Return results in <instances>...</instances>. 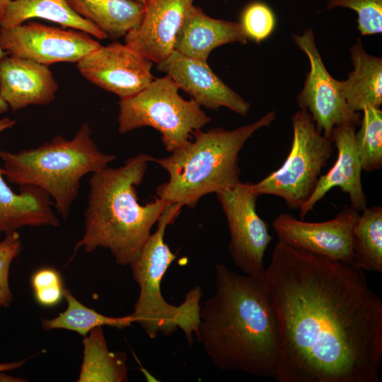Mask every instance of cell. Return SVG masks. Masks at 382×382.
Returning <instances> with one entry per match:
<instances>
[{
	"label": "cell",
	"mask_w": 382,
	"mask_h": 382,
	"mask_svg": "<svg viewBox=\"0 0 382 382\" xmlns=\"http://www.w3.org/2000/svg\"><path fill=\"white\" fill-rule=\"evenodd\" d=\"M279 382H377L382 301L364 270L278 241L265 271Z\"/></svg>",
	"instance_id": "6da1fadb"
},
{
	"label": "cell",
	"mask_w": 382,
	"mask_h": 382,
	"mask_svg": "<svg viewBox=\"0 0 382 382\" xmlns=\"http://www.w3.org/2000/svg\"><path fill=\"white\" fill-rule=\"evenodd\" d=\"M214 273L216 290L200 306L195 336L217 369L274 378L279 334L265 274H241L224 263Z\"/></svg>",
	"instance_id": "7a4b0ae2"
},
{
	"label": "cell",
	"mask_w": 382,
	"mask_h": 382,
	"mask_svg": "<svg viewBox=\"0 0 382 382\" xmlns=\"http://www.w3.org/2000/svg\"><path fill=\"white\" fill-rule=\"evenodd\" d=\"M154 160L141 153L118 168L106 167L92 173L84 211L85 232L76 243L73 257L81 248L86 253L103 248L121 266L130 265L138 257L152 226L169 204L158 197L144 205L138 202L136 187Z\"/></svg>",
	"instance_id": "3957f363"
},
{
	"label": "cell",
	"mask_w": 382,
	"mask_h": 382,
	"mask_svg": "<svg viewBox=\"0 0 382 382\" xmlns=\"http://www.w3.org/2000/svg\"><path fill=\"white\" fill-rule=\"evenodd\" d=\"M277 119L267 112L250 124L232 130L221 127L192 133L193 140L163 158H154L169 175L168 181L156 189L158 198L169 204L194 208L209 193L231 188L241 183L239 153L253 134Z\"/></svg>",
	"instance_id": "277c9868"
},
{
	"label": "cell",
	"mask_w": 382,
	"mask_h": 382,
	"mask_svg": "<svg viewBox=\"0 0 382 382\" xmlns=\"http://www.w3.org/2000/svg\"><path fill=\"white\" fill-rule=\"evenodd\" d=\"M92 130L83 123L72 139L57 135L36 148L18 153L0 150L6 179L18 185H33L45 191L64 220L79 195L81 179L106 167L116 156L99 150Z\"/></svg>",
	"instance_id": "5b68a950"
},
{
	"label": "cell",
	"mask_w": 382,
	"mask_h": 382,
	"mask_svg": "<svg viewBox=\"0 0 382 382\" xmlns=\"http://www.w3.org/2000/svg\"><path fill=\"white\" fill-rule=\"evenodd\" d=\"M183 206L169 204L157 221L138 257L129 265L139 293L132 316L146 334L154 339L158 333L170 335L178 328L192 342L199 322L202 289L190 291L179 306L168 303L161 293V284L175 255L164 241L166 227L173 224Z\"/></svg>",
	"instance_id": "8992f818"
},
{
	"label": "cell",
	"mask_w": 382,
	"mask_h": 382,
	"mask_svg": "<svg viewBox=\"0 0 382 382\" xmlns=\"http://www.w3.org/2000/svg\"><path fill=\"white\" fill-rule=\"evenodd\" d=\"M179 88L167 75L154 79L132 97L120 99L118 132L125 134L134 129L151 127L158 131L165 149L173 152L185 145L195 131L211 121L201 106L191 99H183Z\"/></svg>",
	"instance_id": "52a82bcc"
},
{
	"label": "cell",
	"mask_w": 382,
	"mask_h": 382,
	"mask_svg": "<svg viewBox=\"0 0 382 382\" xmlns=\"http://www.w3.org/2000/svg\"><path fill=\"white\" fill-rule=\"evenodd\" d=\"M293 137L290 151L280 168L251 184L258 196L274 195L291 209H297L313 192L322 170L333 154V144L316 128L307 110L291 117Z\"/></svg>",
	"instance_id": "ba28073f"
},
{
	"label": "cell",
	"mask_w": 382,
	"mask_h": 382,
	"mask_svg": "<svg viewBox=\"0 0 382 382\" xmlns=\"http://www.w3.org/2000/svg\"><path fill=\"white\" fill-rule=\"evenodd\" d=\"M216 195L227 219L228 250L234 264L245 274L264 275L263 257L273 238L268 224L257 213L259 196L253 192L251 183L242 182Z\"/></svg>",
	"instance_id": "9c48e42d"
},
{
	"label": "cell",
	"mask_w": 382,
	"mask_h": 382,
	"mask_svg": "<svg viewBox=\"0 0 382 382\" xmlns=\"http://www.w3.org/2000/svg\"><path fill=\"white\" fill-rule=\"evenodd\" d=\"M291 37L307 56L310 64L303 88L296 98L299 108L311 114L317 129L329 139L337 126L347 123L357 125L360 113L349 109L341 81L334 79L327 70L313 31L306 29L301 35L292 34Z\"/></svg>",
	"instance_id": "30bf717a"
},
{
	"label": "cell",
	"mask_w": 382,
	"mask_h": 382,
	"mask_svg": "<svg viewBox=\"0 0 382 382\" xmlns=\"http://www.w3.org/2000/svg\"><path fill=\"white\" fill-rule=\"evenodd\" d=\"M101 45L89 34L36 21L0 29V48L7 54L50 66L76 63Z\"/></svg>",
	"instance_id": "8fae6325"
},
{
	"label": "cell",
	"mask_w": 382,
	"mask_h": 382,
	"mask_svg": "<svg viewBox=\"0 0 382 382\" xmlns=\"http://www.w3.org/2000/svg\"><path fill=\"white\" fill-rule=\"evenodd\" d=\"M76 64L87 81L120 99L134 96L155 79L152 62L126 43L100 45Z\"/></svg>",
	"instance_id": "7c38bea8"
},
{
	"label": "cell",
	"mask_w": 382,
	"mask_h": 382,
	"mask_svg": "<svg viewBox=\"0 0 382 382\" xmlns=\"http://www.w3.org/2000/svg\"><path fill=\"white\" fill-rule=\"evenodd\" d=\"M359 212L350 205L333 219L323 222H308L283 213L273 220L272 227L278 241L298 249L354 265L352 230Z\"/></svg>",
	"instance_id": "4fadbf2b"
},
{
	"label": "cell",
	"mask_w": 382,
	"mask_h": 382,
	"mask_svg": "<svg viewBox=\"0 0 382 382\" xmlns=\"http://www.w3.org/2000/svg\"><path fill=\"white\" fill-rule=\"evenodd\" d=\"M156 67L200 106L212 110L224 107L242 116L250 111V103L228 86L212 70L207 61L173 50Z\"/></svg>",
	"instance_id": "5bb4252c"
},
{
	"label": "cell",
	"mask_w": 382,
	"mask_h": 382,
	"mask_svg": "<svg viewBox=\"0 0 382 382\" xmlns=\"http://www.w3.org/2000/svg\"><path fill=\"white\" fill-rule=\"evenodd\" d=\"M193 0H147L140 24L125 36V43L158 64L174 50L177 35Z\"/></svg>",
	"instance_id": "9a60e30c"
},
{
	"label": "cell",
	"mask_w": 382,
	"mask_h": 382,
	"mask_svg": "<svg viewBox=\"0 0 382 382\" xmlns=\"http://www.w3.org/2000/svg\"><path fill=\"white\" fill-rule=\"evenodd\" d=\"M356 126L342 124L334 128L330 140L337 150L336 161L330 170L321 175L308 199L300 207L303 219L330 190L338 187L349 195L351 206L361 212L367 207L361 183V166L355 144Z\"/></svg>",
	"instance_id": "2e32d148"
},
{
	"label": "cell",
	"mask_w": 382,
	"mask_h": 382,
	"mask_svg": "<svg viewBox=\"0 0 382 382\" xmlns=\"http://www.w3.org/2000/svg\"><path fill=\"white\" fill-rule=\"evenodd\" d=\"M58 89L47 65L9 54L0 60V96L13 112L50 103Z\"/></svg>",
	"instance_id": "e0dca14e"
},
{
	"label": "cell",
	"mask_w": 382,
	"mask_h": 382,
	"mask_svg": "<svg viewBox=\"0 0 382 382\" xmlns=\"http://www.w3.org/2000/svg\"><path fill=\"white\" fill-rule=\"evenodd\" d=\"M248 37L240 22L216 19L192 5L177 35L174 50L187 57L207 61L215 48L229 43H247Z\"/></svg>",
	"instance_id": "ac0fdd59"
},
{
	"label": "cell",
	"mask_w": 382,
	"mask_h": 382,
	"mask_svg": "<svg viewBox=\"0 0 382 382\" xmlns=\"http://www.w3.org/2000/svg\"><path fill=\"white\" fill-rule=\"evenodd\" d=\"M0 168V232L8 234L24 226H54L60 221L54 213L50 196L40 187H20L15 193L4 179Z\"/></svg>",
	"instance_id": "d6986e66"
},
{
	"label": "cell",
	"mask_w": 382,
	"mask_h": 382,
	"mask_svg": "<svg viewBox=\"0 0 382 382\" xmlns=\"http://www.w3.org/2000/svg\"><path fill=\"white\" fill-rule=\"evenodd\" d=\"M353 70L341 81L342 92L351 110L382 104V59L368 54L360 38L349 49Z\"/></svg>",
	"instance_id": "ffe728a7"
},
{
	"label": "cell",
	"mask_w": 382,
	"mask_h": 382,
	"mask_svg": "<svg viewBox=\"0 0 382 382\" xmlns=\"http://www.w3.org/2000/svg\"><path fill=\"white\" fill-rule=\"evenodd\" d=\"M80 16L112 39L125 36L141 23L145 6L137 0H66Z\"/></svg>",
	"instance_id": "44dd1931"
},
{
	"label": "cell",
	"mask_w": 382,
	"mask_h": 382,
	"mask_svg": "<svg viewBox=\"0 0 382 382\" xmlns=\"http://www.w3.org/2000/svg\"><path fill=\"white\" fill-rule=\"evenodd\" d=\"M34 18L85 32L99 40L108 38L93 23L76 13L66 0H12L2 18L0 29L21 25Z\"/></svg>",
	"instance_id": "7402d4cb"
},
{
	"label": "cell",
	"mask_w": 382,
	"mask_h": 382,
	"mask_svg": "<svg viewBox=\"0 0 382 382\" xmlns=\"http://www.w3.org/2000/svg\"><path fill=\"white\" fill-rule=\"evenodd\" d=\"M83 357L78 382H125L128 381L127 356L110 352L102 327L84 337Z\"/></svg>",
	"instance_id": "603a6c76"
},
{
	"label": "cell",
	"mask_w": 382,
	"mask_h": 382,
	"mask_svg": "<svg viewBox=\"0 0 382 382\" xmlns=\"http://www.w3.org/2000/svg\"><path fill=\"white\" fill-rule=\"evenodd\" d=\"M352 230L354 265L369 272H382V207H366Z\"/></svg>",
	"instance_id": "cb8c5ba5"
},
{
	"label": "cell",
	"mask_w": 382,
	"mask_h": 382,
	"mask_svg": "<svg viewBox=\"0 0 382 382\" xmlns=\"http://www.w3.org/2000/svg\"><path fill=\"white\" fill-rule=\"evenodd\" d=\"M64 297L67 301L66 309L52 319H42L43 329H65L85 337L97 327L107 325L122 329L136 323L132 314L122 317L104 316L81 303L68 289H64Z\"/></svg>",
	"instance_id": "d4e9b609"
},
{
	"label": "cell",
	"mask_w": 382,
	"mask_h": 382,
	"mask_svg": "<svg viewBox=\"0 0 382 382\" xmlns=\"http://www.w3.org/2000/svg\"><path fill=\"white\" fill-rule=\"evenodd\" d=\"M362 112L361 127L355 132V144L362 170L373 172L382 167V110L367 107Z\"/></svg>",
	"instance_id": "484cf974"
},
{
	"label": "cell",
	"mask_w": 382,
	"mask_h": 382,
	"mask_svg": "<svg viewBox=\"0 0 382 382\" xmlns=\"http://www.w3.org/2000/svg\"><path fill=\"white\" fill-rule=\"evenodd\" d=\"M337 6L357 13V29L362 36L382 33V0H328L327 9Z\"/></svg>",
	"instance_id": "4316f807"
},
{
	"label": "cell",
	"mask_w": 382,
	"mask_h": 382,
	"mask_svg": "<svg viewBox=\"0 0 382 382\" xmlns=\"http://www.w3.org/2000/svg\"><path fill=\"white\" fill-rule=\"evenodd\" d=\"M240 23L248 39L259 43L272 33L276 18L267 4L255 1L243 11Z\"/></svg>",
	"instance_id": "83f0119b"
},
{
	"label": "cell",
	"mask_w": 382,
	"mask_h": 382,
	"mask_svg": "<svg viewBox=\"0 0 382 382\" xmlns=\"http://www.w3.org/2000/svg\"><path fill=\"white\" fill-rule=\"evenodd\" d=\"M22 249L21 236L17 231L6 234L0 242V306L8 307L12 301L9 286V269Z\"/></svg>",
	"instance_id": "f1b7e54d"
},
{
	"label": "cell",
	"mask_w": 382,
	"mask_h": 382,
	"mask_svg": "<svg viewBox=\"0 0 382 382\" xmlns=\"http://www.w3.org/2000/svg\"><path fill=\"white\" fill-rule=\"evenodd\" d=\"M31 284L33 290L62 284L59 273L54 269L45 267L36 271L32 276Z\"/></svg>",
	"instance_id": "f546056e"
},
{
	"label": "cell",
	"mask_w": 382,
	"mask_h": 382,
	"mask_svg": "<svg viewBox=\"0 0 382 382\" xmlns=\"http://www.w3.org/2000/svg\"><path fill=\"white\" fill-rule=\"evenodd\" d=\"M35 298L43 306H54L58 304L64 296L62 284H57L34 290Z\"/></svg>",
	"instance_id": "4dcf8cb0"
},
{
	"label": "cell",
	"mask_w": 382,
	"mask_h": 382,
	"mask_svg": "<svg viewBox=\"0 0 382 382\" xmlns=\"http://www.w3.org/2000/svg\"><path fill=\"white\" fill-rule=\"evenodd\" d=\"M25 361V360H22L19 361L11 362V363L0 364V371H11V370L17 369L21 367L24 364Z\"/></svg>",
	"instance_id": "1f68e13d"
},
{
	"label": "cell",
	"mask_w": 382,
	"mask_h": 382,
	"mask_svg": "<svg viewBox=\"0 0 382 382\" xmlns=\"http://www.w3.org/2000/svg\"><path fill=\"white\" fill-rule=\"evenodd\" d=\"M16 124V121L8 117L0 119V133L11 128Z\"/></svg>",
	"instance_id": "d6a6232c"
},
{
	"label": "cell",
	"mask_w": 382,
	"mask_h": 382,
	"mask_svg": "<svg viewBox=\"0 0 382 382\" xmlns=\"http://www.w3.org/2000/svg\"><path fill=\"white\" fill-rule=\"evenodd\" d=\"M4 371H0V381H12V382H21L25 381V380L19 378L13 377L4 373Z\"/></svg>",
	"instance_id": "836d02e7"
},
{
	"label": "cell",
	"mask_w": 382,
	"mask_h": 382,
	"mask_svg": "<svg viewBox=\"0 0 382 382\" xmlns=\"http://www.w3.org/2000/svg\"><path fill=\"white\" fill-rule=\"evenodd\" d=\"M12 0H0V24L4 13Z\"/></svg>",
	"instance_id": "e575fe53"
},
{
	"label": "cell",
	"mask_w": 382,
	"mask_h": 382,
	"mask_svg": "<svg viewBox=\"0 0 382 382\" xmlns=\"http://www.w3.org/2000/svg\"><path fill=\"white\" fill-rule=\"evenodd\" d=\"M8 105L0 96V112H6V111H8Z\"/></svg>",
	"instance_id": "d590c367"
},
{
	"label": "cell",
	"mask_w": 382,
	"mask_h": 382,
	"mask_svg": "<svg viewBox=\"0 0 382 382\" xmlns=\"http://www.w3.org/2000/svg\"><path fill=\"white\" fill-rule=\"evenodd\" d=\"M6 54H7V53H6V52H4V50H2L0 48V60H1L4 57H5Z\"/></svg>",
	"instance_id": "8d00e7d4"
},
{
	"label": "cell",
	"mask_w": 382,
	"mask_h": 382,
	"mask_svg": "<svg viewBox=\"0 0 382 382\" xmlns=\"http://www.w3.org/2000/svg\"><path fill=\"white\" fill-rule=\"evenodd\" d=\"M141 3H143L144 4L146 2L147 0H137Z\"/></svg>",
	"instance_id": "74e56055"
}]
</instances>
